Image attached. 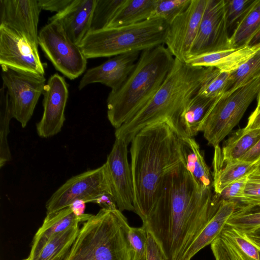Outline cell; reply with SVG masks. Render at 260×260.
<instances>
[{"label":"cell","mask_w":260,"mask_h":260,"mask_svg":"<svg viewBox=\"0 0 260 260\" xmlns=\"http://www.w3.org/2000/svg\"><path fill=\"white\" fill-rule=\"evenodd\" d=\"M259 49L260 44L246 46L191 57L185 62L192 66L213 67L221 72L231 73L250 59Z\"/></svg>","instance_id":"cell-20"},{"label":"cell","mask_w":260,"mask_h":260,"mask_svg":"<svg viewBox=\"0 0 260 260\" xmlns=\"http://www.w3.org/2000/svg\"><path fill=\"white\" fill-rule=\"evenodd\" d=\"M226 225L245 233L259 228L260 207H249L238 205L228 219Z\"/></svg>","instance_id":"cell-32"},{"label":"cell","mask_w":260,"mask_h":260,"mask_svg":"<svg viewBox=\"0 0 260 260\" xmlns=\"http://www.w3.org/2000/svg\"><path fill=\"white\" fill-rule=\"evenodd\" d=\"M169 25L161 19L90 32L80 48L87 59L113 57L164 45Z\"/></svg>","instance_id":"cell-6"},{"label":"cell","mask_w":260,"mask_h":260,"mask_svg":"<svg viewBox=\"0 0 260 260\" xmlns=\"http://www.w3.org/2000/svg\"><path fill=\"white\" fill-rule=\"evenodd\" d=\"M2 78L9 95L12 118L24 128L43 94L46 84L44 75L2 67Z\"/></svg>","instance_id":"cell-10"},{"label":"cell","mask_w":260,"mask_h":260,"mask_svg":"<svg viewBox=\"0 0 260 260\" xmlns=\"http://www.w3.org/2000/svg\"><path fill=\"white\" fill-rule=\"evenodd\" d=\"M260 28V0L254 5L243 19L237 25L230 36L231 49L248 46V44Z\"/></svg>","instance_id":"cell-28"},{"label":"cell","mask_w":260,"mask_h":260,"mask_svg":"<svg viewBox=\"0 0 260 260\" xmlns=\"http://www.w3.org/2000/svg\"><path fill=\"white\" fill-rule=\"evenodd\" d=\"M244 233L246 238L260 252V228L252 232Z\"/></svg>","instance_id":"cell-45"},{"label":"cell","mask_w":260,"mask_h":260,"mask_svg":"<svg viewBox=\"0 0 260 260\" xmlns=\"http://www.w3.org/2000/svg\"><path fill=\"white\" fill-rule=\"evenodd\" d=\"M239 160L252 162L260 168V139L256 144Z\"/></svg>","instance_id":"cell-43"},{"label":"cell","mask_w":260,"mask_h":260,"mask_svg":"<svg viewBox=\"0 0 260 260\" xmlns=\"http://www.w3.org/2000/svg\"><path fill=\"white\" fill-rule=\"evenodd\" d=\"M210 246L215 260H232L229 251L220 237L213 241Z\"/></svg>","instance_id":"cell-42"},{"label":"cell","mask_w":260,"mask_h":260,"mask_svg":"<svg viewBox=\"0 0 260 260\" xmlns=\"http://www.w3.org/2000/svg\"><path fill=\"white\" fill-rule=\"evenodd\" d=\"M230 49L224 1L207 0L198 32L188 58Z\"/></svg>","instance_id":"cell-11"},{"label":"cell","mask_w":260,"mask_h":260,"mask_svg":"<svg viewBox=\"0 0 260 260\" xmlns=\"http://www.w3.org/2000/svg\"><path fill=\"white\" fill-rule=\"evenodd\" d=\"M96 0H73L63 11L49 18L62 27L70 40L80 46L90 30Z\"/></svg>","instance_id":"cell-18"},{"label":"cell","mask_w":260,"mask_h":260,"mask_svg":"<svg viewBox=\"0 0 260 260\" xmlns=\"http://www.w3.org/2000/svg\"><path fill=\"white\" fill-rule=\"evenodd\" d=\"M66 254H62L57 256H56L53 260H63Z\"/></svg>","instance_id":"cell-48"},{"label":"cell","mask_w":260,"mask_h":260,"mask_svg":"<svg viewBox=\"0 0 260 260\" xmlns=\"http://www.w3.org/2000/svg\"><path fill=\"white\" fill-rule=\"evenodd\" d=\"M215 100L197 93L190 100L180 119L184 137L193 138L198 134L201 123Z\"/></svg>","instance_id":"cell-25"},{"label":"cell","mask_w":260,"mask_h":260,"mask_svg":"<svg viewBox=\"0 0 260 260\" xmlns=\"http://www.w3.org/2000/svg\"><path fill=\"white\" fill-rule=\"evenodd\" d=\"M0 64L13 70L44 75L39 51L22 37L0 26Z\"/></svg>","instance_id":"cell-15"},{"label":"cell","mask_w":260,"mask_h":260,"mask_svg":"<svg viewBox=\"0 0 260 260\" xmlns=\"http://www.w3.org/2000/svg\"><path fill=\"white\" fill-rule=\"evenodd\" d=\"M238 206L237 202L220 200L216 212L185 250L180 260H191L199 251L219 237Z\"/></svg>","instance_id":"cell-21"},{"label":"cell","mask_w":260,"mask_h":260,"mask_svg":"<svg viewBox=\"0 0 260 260\" xmlns=\"http://www.w3.org/2000/svg\"><path fill=\"white\" fill-rule=\"evenodd\" d=\"M259 92L260 76L215 99L199 127L209 144L214 147L219 145Z\"/></svg>","instance_id":"cell-7"},{"label":"cell","mask_w":260,"mask_h":260,"mask_svg":"<svg viewBox=\"0 0 260 260\" xmlns=\"http://www.w3.org/2000/svg\"><path fill=\"white\" fill-rule=\"evenodd\" d=\"M184 164L197 185L202 190L212 188L210 171L196 141L181 137Z\"/></svg>","instance_id":"cell-23"},{"label":"cell","mask_w":260,"mask_h":260,"mask_svg":"<svg viewBox=\"0 0 260 260\" xmlns=\"http://www.w3.org/2000/svg\"><path fill=\"white\" fill-rule=\"evenodd\" d=\"M85 204L84 201L77 200L71 205V208L75 214L77 215H82L84 214V212L85 209Z\"/></svg>","instance_id":"cell-46"},{"label":"cell","mask_w":260,"mask_h":260,"mask_svg":"<svg viewBox=\"0 0 260 260\" xmlns=\"http://www.w3.org/2000/svg\"><path fill=\"white\" fill-rule=\"evenodd\" d=\"M73 0H38L42 10L59 13L64 10Z\"/></svg>","instance_id":"cell-41"},{"label":"cell","mask_w":260,"mask_h":260,"mask_svg":"<svg viewBox=\"0 0 260 260\" xmlns=\"http://www.w3.org/2000/svg\"><path fill=\"white\" fill-rule=\"evenodd\" d=\"M260 44V28L249 41L248 46H254Z\"/></svg>","instance_id":"cell-47"},{"label":"cell","mask_w":260,"mask_h":260,"mask_svg":"<svg viewBox=\"0 0 260 260\" xmlns=\"http://www.w3.org/2000/svg\"><path fill=\"white\" fill-rule=\"evenodd\" d=\"M141 54L127 52L109 58L103 63L88 70L80 80L78 89L100 83L116 90L126 81L134 70Z\"/></svg>","instance_id":"cell-17"},{"label":"cell","mask_w":260,"mask_h":260,"mask_svg":"<svg viewBox=\"0 0 260 260\" xmlns=\"http://www.w3.org/2000/svg\"><path fill=\"white\" fill-rule=\"evenodd\" d=\"M22 260H28V257H27V258L23 259Z\"/></svg>","instance_id":"cell-50"},{"label":"cell","mask_w":260,"mask_h":260,"mask_svg":"<svg viewBox=\"0 0 260 260\" xmlns=\"http://www.w3.org/2000/svg\"><path fill=\"white\" fill-rule=\"evenodd\" d=\"M191 0H156L151 19H161L168 25L188 7Z\"/></svg>","instance_id":"cell-34"},{"label":"cell","mask_w":260,"mask_h":260,"mask_svg":"<svg viewBox=\"0 0 260 260\" xmlns=\"http://www.w3.org/2000/svg\"><path fill=\"white\" fill-rule=\"evenodd\" d=\"M230 73L212 68L198 92V94L216 99L225 92Z\"/></svg>","instance_id":"cell-35"},{"label":"cell","mask_w":260,"mask_h":260,"mask_svg":"<svg viewBox=\"0 0 260 260\" xmlns=\"http://www.w3.org/2000/svg\"><path fill=\"white\" fill-rule=\"evenodd\" d=\"M130 228L119 210L102 208L84 222L63 260H133Z\"/></svg>","instance_id":"cell-5"},{"label":"cell","mask_w":260,"mask_h":260,"mask_svg":"<svg viewBox=\"0 0 260 260\" xmlns=\"http://www.w3.org/2000/svg\"><path fill=\"white\" fill-rule=\"evenodd\" d=\"M38 42L56 70L68 78L75 79L84 72L87 59L57 21H48L39 32Z\"/></svg>","instance_id":"cell-9"},{"label":"cell","mask_w":260,"mask_h":260,"mask_svg":"<svg viewBox=\"0 0 260 260\" xmlns=\"http://www.w3.org/2000/svg\"><path fill=\"white\" fill-rule=\"evenodd\" d=\"M11 114L9 95L3 84L0 89V167L2 168L10 161L12 156L8 144L9 124Z\"/></svg>","instance_id":"cell-30"},{"label":"cell","mask_w":260,"mask_h":260,"mask_svg":"<svg viewBox=\"0 0 260 260\" xmlns=\"http://www.w3.org/2000/svg\"><path fill=\"white\" fill-rule=\"evenodd\" d=\"M220 201L212 188L202 190L197 185L182 162L165 175L142 226L154 237L167 260H180L214 215Z\"/></svg>","instance_id":"cell-1"},{"label":"cell","mask_w":260,"mask_h":260,"mask_svg":"<svg viewBox=\"0 0 260 260\" xmlns=\"http://www.w3.org/2000/svg\"><path fill=\"white\" fill-rule=\"evenodd\" d=\"M128 143L117 138L107 156L106 164L113 196L117 209L134 211V190L131 166L127 158Z\"/></svg>","instance_id":"cell-13"},{"label":"cell","mask_w":260,"mask_h":260,"mask_svg":"<svg viewBox=\"0 0 260 260\" xmlns=\"http://www.w3.org/2000/svg\"><path fill=\"white\" fill-rule=\"evenodd\" d=\"M41 10L38 0H1L0 26L22 37L38 50V26Z\"/></svg>","instance_id":"cell-14"},{"label":"cell","mask_w":260,"mask_h":260,"mask_svg":"<svg viewBox=\"0 0 260 260\" xmlns=\"http://www.w3.org/2000/svg\"><path fill=\"white\" fill-rule=\"evenodd\" d=\"M259 105H260V92L259 93L258 95H257V106H259Z\"/></svg>","instance_id":"cell-49"},{"label":"cell","mask_w":260,"mask_h":260,"mask_svg":"<svg viewBox=\"0 0 260 260\" xmlns=\"http://www.w3.org/2000/svg\"><path fill=\"white\" fill-rule=\"evenodd\" d=\"M131 143L134 212L143 221L165 175L184 161L181 137L167 122H157L141 129Z\"/></svg>","instance_id":"cell-2"},{"label":"cell","mask_w":260,"mask_h":260,"mask_svg":"<svg viewBox=\"0 0 260 260\" xmlns=\"http://www.w3.org/2000/svg\"><path fill=\"white\" fill-rule=\"evenodd\" d=\"M106 194L113 197L105 163L99 168L84 172L67 180L47 201L46 214L68 207L77 200L86 203H96L100 197Z\"/></svg>","instance_id":"cell-8"},{"label":"cell","mask_w":260,"mask_h":260,"mask_svg":"<svg viewBox=\"0 0 260 260\" xmlns=\"http://www.w3.org/2000/svg\"><path fill=\"white\" fill-rule=\"evenodd\" d=\"M259 139L260 129L247 130L244 127L238 129L223 144L222 158L229 161L240 159Z\"/></svg>","instance_id":"cell-27"},{"label":"cell","mask_w":260,"mask_h":260,"mask_svg":"<svg viewBox=\"0 0 260 260\" xmlns=\"http://www.w3.org/2000/svg\"><path fill=\"white\" fill-rule=\"evenodd\" d=\"M226 245L232 260H260V252L245 234L226 225L220 236Z\"/></svg>","instance_id":"cell-26"},{"label":"cell","mask_w":260,"mask_h":260,"mask_svg":"<svg viewBox=\"0 0 260 260\" xmlns=\"http://www.w3.org/2000/svg\"><path fill=\"white\" fill-rule=\"evenodd\" d=\"M248 176L242 177L229 184L217 196L220 200L238 203L243 197Z\"/></svg>","instance_id":"cell-39"},{"label":"cell","mask_w":260,"mask_h":260,"mask_svg":"<svg viewBox=\"0 0 260 260\" xmlns=\"http://www.w3.org/2000/svg\"><path fill=\"white\" fill-rule=\"evenodd\" d=\"M147 231L143 227H131L129 239L134 252L133 260H146Z\"/></svg>","instance_id":"cell-38"},{"label":"cell","mask_w":260,"mask_h":260,"mask_svg":"<svg viewBox=\"0 0 260 260\" xmlns=\"http://www.w3.org/2000/svg\"><path fill=\"white\" fill-rule=\"evenodd\" d=\"M213 67H195L176 58L164 82L151 100L134 117L116 129L115 138L128 144L145 126L166 122L184 137L180 119Z\"/></svg>","instance_id":"cell-3"},{"label":"cell","mask_w":260,"mask_h":260,"mask_svg":"<svg viewBox=\"0 0 260 260\" xmlns=\"http://www.w3.org/2000/svg\"><path fill=\"white\" fill-rule=\"evenodd\" d=\"M124 1L125 0H96L90 32L106 28Z\"/></svg>","instance_id":"cell-33"},{"label":"cell","mask_w":260,"mask_h":260,"mask_svg":"<svg viewBox=\"0 0 260 260\" xmlns=\"http://www.w3.org/2000/svg\"><path fill=\"white\" fill-rule=\"evenodd\" d=\"M91 215L86 213L77 215L70 207L46 214L42 225L33 238L28 257L36 255L51 238L81 222L86 221Z\"/></svg>","instance_id":"cell-19"},{"label":"cell","mask_w":260,"mask_h":260,"mask_svg":"<svg viewBox=\"0 0 260 260\" xmlns=\"http://www.w3.org/2000/svg\"><path fill=\"white\" fill-rule=\"evenodd\" d=\"M260 76V49L245 62L230 73L225 92L243 86Z\"/></svg>","instance_id":"cell-31"},{"label":"cell","mask_w":260,"mask_h":260,"mask_svg":"<svg viewBox=\"0 0 260 260\" xmlns=\"http://www.w3.org/2000/svg\"><path fill=\"white\" fill-rule=\"evenodd\" d=\"M207 0H191L169 25L165 44L175 58L186 62L198 32ZM164 44V45H165Z\"/></svg>","instance_id":"cell-12"},{"label":"cell","mask_w":260,"mask_h":260,"mask_svg":"<svg viewBox=\"0 0 260 260\" xmlns=\"http://www.w3.org/2000/svg\"><path fill=\"white\" fill-rule=\"evenodd\" d=\"M175 61L164 45L141 52L129 77L107 98V117L116 129L134 117L162 85Z\"/></svg>","instance_id":"cell-4"},{"label":"cell","mask_w":260,"mask_h":260,"mask_svg":"<svg viewBox=\"0 0 260 260\" xmlns=\"http://www.w3.org/2000/svg\"><path fill=\"white\" fill-rule=\"evenodd\" d=\"M79 224L51 238L42 249L28 260H53L56 256L66 254L75 241L79 233Z\"/></svg>","instance_id":"cell-29"},{"label":"cell","mask_w":260,"mask_h":260,"mask_svg":"<svg viewBox=\"0 0 260 260\" xmlns=\"http://www.w3.org/2000/svg\"><path fill=\"white\" fill-rule=\"evenodd\" d=\"M146 260H167V256L152 235L147 232Z\"/></svg>","instance_id":"cell-40"},{"label":"cell","mask_w":260,"mask_h":260,"mask_svg":"<svg viewBox=\"0 0 260 260\" xmlns=\"http://www.w3.org/2000/svg\"><path fill=\"white\" fill-rule=\"evenodd\" d=\"M212 165V187L216 196L232 182L249 175L259 168L252 162L242 160H224L219 145L214 147Z\"/></svg>","instance_id":"cell-22"},{"label":"cell","mask_w":260,"mask_h":260,"mask_svg":"<svg viewBox=\"0 0 260 260\" xmlns=\"http://www.w3.org/2000/svg\"><path fill=\"white\" fill-rule=\"evenodd\" d=\"M244 128L247 130L260 129V105L257 106L250 115Z\"/></svg>","instance_id":"cell-44"},{"label":"cell","mask_w":260,"mask_h":260,"mask_svg":"<svg viewBox=\"0 0 260 260\" xmlns=\"http://www.w3.org/2000/svg\"><path fill=\"white\" fill-rule=\"evenodd\" d=\"M258 207H260V206H258Z\"/></svg>","instance_id":"cell-51"},{"label":"cell","mask_w":260,"mask_h":260,"mask_svg":"<svg viewBox=\"0 0 260 260\" xmlns=\"http://www.w3.org/2000/svg\"><path fill=\"white\" fill-rule=\"evenodd\" d=\"M225 17L229 32L236 28L250 10L254 5L256 1L252 0H224Z\"/></svg>","instance_id":"cell-36"},{"label":"cell","mask_w":260,"mask_h":260,"mask_svg":"<svg viewBox=\"0 0 260 260\" xmlns=\"http://www.w3.org/2000/svg\"><path fill=\"white\" fill-rule=\"evenodd\" d=\"M156 0H125L106 28L136 24L151 19Z\"/></svg>","instance_id":"cell-24"},{"label":"cell","mask_w":260,"mask_h":260,"mask_svg":"<svg viewBox=\"0 0 260 260\" xmlns=\"http://www.w3.org/2000/svg\"><path fill=\"white\" fill-rule=\"evenodd\" d=\"M43 95V113L36 124V129L39 137L47 138L58 134L66 120L64 112L69 90L63 77L57 73L51 76Z\"/></svg>","instance_id":"cell-16"},{"label":"cell","mask_w":260,"mask_h":260,"mask_svg":"<svg viewBox=\"0 0 260 260\" xmlns=\"http://www.w3.org/2000/svg\"><path fill=\"white\" fill-rule=\"evenodd\" d=\"M239 203L249 207L260 206V168L248 175L244 196Z\"/></svg>","instance_id":"cell-37"}]
</instances>
